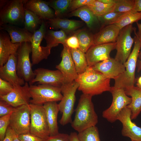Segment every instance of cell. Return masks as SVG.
<instances>
[{
  "mask_svg": "<svg viewBox=\"0 0 141 141\" xmlns=\"http://www.w3.org/2000/svg\"><path fill=\"white\" fill-rule=\"evenodd\" d=\"M75 81L79 84L78 90L92 96L109 91L111 87L110 79L91 67H89L84 73L79 74Z\"/></svg>",
  "mask_w": 141,
  "mask_h": 141,
  "instance_id": "1",
  "label": "cell"
},
{
  "mask_svg": "<svg viewBox=\"0 0 141 141\" xmlns=\"http://www.w3.org/2000/svg\"><path fill=\"white\" fill-rule=\"evenodd\" d=\"M92 97L83 93L79 99L74 120L71 122L72 127L78 132L95 126L98 122V117L92 101Z\"/></svg>",
  "mask_w": 141,
  "mask_h": 141,
  "instance_id": "2",
  "label": "cell"
},
{
  "mask_svg": "<svg viewBox=\"0 0 141 141\" xmlns=\"http://www.w3.org/2000/svg\"><path fill=\"white\" fill-rule=\"evenodd\" d=\"M136 36L134 37V45L131 53L125 62L124 64L125 70L124 72L114 79V86L124 89L134 86L136 81L135 72L138 58L141 49V42L138 38L134 30Z\"/></svg>",
  "mask_w": 141,
  "mask_h": 141,
  "instance_id": "3",
  "label": "cell"
},
{
  "mask_svg": "<svg viewBox=\"0 0 141 141\" xmlns=\"http://www.w3.org/2000/svg\"><path fill=\"white\" fill-rule=\"evenodd\" d=\"M79 86L78 83L74 80L64 84L60 87L63 97L58 105L59 111L62 114L59 121L62 125L72 122V116L76 99L75 94Z\"/></svg>",
  "mask_w": 141,
  "mask_h": 141,
  "instance_id": "4",
  "label": "cell"
},
{
  "mask_svg": "<svg viewBox=\"0 0 141 141\" xmlns=\"http://www.w3.org/2000/svg\"><path fill=\"white\" fill-rule=\"evenodd\" d=\"M30 103L43 105L51 102L61 101L63 95L60 87L45 84L30 85Z\"/></svg>",
  "mask_w": 141,
  "mask_h": 141,
  "instance_id": "5",
  "label": "cell"
},
{
  "mask_svg": "<svg viewBox=\"0 0 141 141\" xmlns=\"http://www.w3.org/2000/svg\"><path fill=\"white\" fill-rule=\"evenodd\" d=\"M27 0H8L0 10V25L18 26L24 24L25 9Z\"/></svg>",
  "mask_w": 141,
  "mask_h": 141,
  "instance_id": "6",
  "label": "cell"
},
{
  "mask_svg": "<svg viewBox=\"0 0 141 141\" xmlns=\"http://www.w3.org/2000/svg\"><path fill=\"white\" fill-rule=\"evenodd\" d=\"M31 52V43L25 42L21 43L16 53L17 75L29 84L35 77L30 58Z\"/></svg>",
  "mask_w": 141,
  "mask_h": 141,
  "instance_id": "7",
  "label": "cell"
},
{
  "mask_svg": "<svg viewBox=\"0 0 141 141\" xmlns=\"http://www.w3.org/2000/svg\"><path fill=\"white\" fill-rule=\"evenodd\" d=\"M109 91L113 97L112 102L110 107L103 112L102 116L108 121L113 123L117 120L122 110L131 103L132 99L126 94L124 89L114 86L111 87Z\"/></svg>",
  "mask_w": 141,
  "mask_h": 141,
  "instance_id": "8",
  "label": "cell"
},
{
  "mask_svg": "<svg viewBox=\"0 0 141 141\" xmlns=\"http://www.w3.org/2000/svg\"><path fill=\"white\" fill-rule=\"evenodd\" d=\"M30 133L44 140L50 136L49 129L43 105L30 103Z\"/></svg>",
  "mask_w": 141,
  "mask_h": 141,
  "instance_id": "9",
  "label": "cell"
},
{
  "mask_svg": "<svg viewBox=\"0 0 141 141\" xmlns=\"http://www.w3.org/2000/svg\"><path fill=\"white\" fill-rule=\"evenodd\" d=\"M47 24L44 20L39 29L33 33L30 43L32 49V63L37 64L44 59H46L50 54L51 48L41 45L46 31Z\"/></svg>",
  "mask_w": 141,
  "mask_h": 141,
  "instance_id": "10",
  "label": "cell"
},
{
  "mask_svg": "<svg viewBox=\"0 0 141 141\" xmlns=\"http://www.w3.org/2000/svg\"><path fill=\"white\" fill-rule=\"evenodd\" d=\"M9 126L17 135L30 133V114L29 105L15 108L10 115Z\"/></svg>",
  "mask_w": 141,
  "mask_h": 141,
  "instance_id": "11",
  "label": "cell"
},
{
  "mask_svg": "<svg viewBox=\"0 0 141 141\" xmlns=\"http://www.w3.org/2000/svg\"><path fill=\"white\" fill-rule=\"evenodd\" d=\"M134 29L132 24L125 27L121 30L116 41L117 52L115 58L123 64L130 55L134 42V38L131 36Z\"/></svg>",
  "mask_w": 141,
  "mask_h": 141,
  "instance_id": "12",
  "label": "cell"
},
{
  "mask_svg": "<svg viewBox=\"0 0 141 141\" xmlns=\"http://www.w3.org/2000/svg\"><path fill=\"white\" fill-rule=\"evenodd\" d=\"M35 77L30 83L33 85L37 83L38 84L49 85L60 87L64 83V78L61 72L59 70H52L40 68L34 70Z\"/></svg>",
  "mask_w": 141,
  "mask_h": 141,
  "instance_id": "13",
  "label": "cell"
},
{
  "mask_svg": "<svg viewBox=\"0 0 141 141\" xmlns=\"http://www.w3.org/2000/svg\"><path fill=\"white\" fill-rule=\"evenodd\" d=\"M63 46L61 55V60L59 64L56 65V68L62 73L64 78V84H65L75 80L78 75L75 69L70 49L66 45H63Z\"/></svg>",
  "mask_w": 141,
  "mask_h": 141,
  "instance_id": "14",
  "label": "cell"
},
{
  "mask_svg": "<svg viewBox=\"0 0 141 141\" xmlns=\"http://www.w3.org/2000/svg\"><path fill=\"white\" fill-rule=\"evenodd\" d=\"M131 112L127 107L119 114L117 119L122 125L121 134L124 137L129 138L131 141H141V127H138L132 121Z\"/></svg>",
  "mask_w": 141,
  "mask_h": 141,
  "instance_id": "15",
  "label": "cell"
},
{
  "mask_svg": "<svg viewBox=\"0 0 141 141\" xmlns=\"http://www.w3.org/2000/svg\"><path fill=\"white\" fill-rule=\"evenodd\" d=\"M116 42L92 46L86 53L88 67H92L110 58V53L116 49Z\"/></svg>",
  "mask_w": 141,
  "mask_h": 141,
  "instance_id": "16",
  "label": "cell"
},
{
  "mask_svg": "<svg viewBox=\"0 0 141 141\" xmlns=\"http://www.w3.org/2000/svg\"><path fill=\"white\" fill-rule=\"evenodd\" d=\"M14 86L13 90L8 95L0 96V100L6 101L14 108L29 105L31 97L28 83L26 82L23 85Z\"/></svg>",
  "mask_w": 141,
  "mask_h": 141,
  "instance_id": "17",
  "label": "cell"
},
{
  "mask_svg": "<svg viewBox=\"0 0 141 141\" xmlns=\"http://www.w3.org/2000/svg\"><path fill=\"white\" fill-rule=\"evenodd\" d=\"M17 64L16 55L13 54L4 65L0 66V78L9 82L14 86H22L26 83L17 75Z\"/></svg>",
  "mask_w": 141,
  "mask_h": 141,
  "instance_id": "18",
  "label": "cell"
},
{
  "mask_svg": "<svg viewBox=\"0 0 141 141\" xmlns=\"http://www.w3.org/2000/svg\"><path fill=\"white\" fill-rule=\"evenodd\" d=\"M91 67L93 69L100 72L110 79H114L125 70L123 64L115 58H111L98 63Z\"/></svg>",
  "mask_w": 141,
  "mask_h": 141,
  "instance_id": "19",
  "label": "cell"
},
{
  "mask_svg": "<svg viewBox=\"0 0 141 141\" xmlns=\"http://www.w3.org/2000/svg\"><path fill=\"white\" fill-rule=\"evenodd\" d=\"M21 43H13L8 33L1 30L0 33V66L4 65L10 56L16 55Z\"/></svg>",
  "mask_w": 141,
  "mask_h": 141,
  "instance_id": "20",
  "label": "cell"
},
{
  "mask_svg": "<svg viewBox=\"0 0 141 141\" xmlns=\"http://www.w3.org/2000/svg\"><path fill=\"white\" fill-rule=\"evenodd\" d=\"M24 7L44 21L55 17L54 11L49 5L47 2L42 0H27L24 4Z\"/></svg>",
  "mask_w": 141,
  "mask_h": 141,
  "instance_id": "21",
  "label": "cell"
},
{
  "mask_svg": "<svg viewBox=\"0 0 141 141\" xmlns=\"http://www.w3.org/2000/svg\"><path fill=\"white\" fill-rule=\"evenodd\" d=\"M120 30L118 26L114 24L103 27L93 36L94 45L116 42Z\"/></svg>",
  "mask_w": 141,
  "mask_h": 141,
  "instance_id": "22",
  "label": "cell"
},
{
  "mask_svg": "<svg viewBox=\"0 0 141 141\" xmlns=\"http://www.w3.org/2000/svg\"><path fill=\"white\" fill-rule=\"evenodd\" d=\"M0 30L7 32L13 43H21L31 42L33 33L24 28H21L17 26L3 24L0 25Z\"/></svg>",
  "mask_w": 141,
  "mask_h": 141,
  "instance_id": "23",
  "label": "cell"
},
{
  "mask_svg": "<svg viewBox=\"0 0 141 141\" xmlns=\"http://www.w3.org/2000/svg\"><path fill=\"white\" fill-rule=\"evenodd\" d=\"M48 124L50 136L58 134V127L57 119L59 111L58 104L56 102H51L43 105Z\"/></svg>",
  "mask_w": 141,
  "mask_h": 141,
  "instance_id": "24",
  "label": "cell"
},
{
  "mask_svg": "<svg viewBox=\"0 0 141 141\" xmlns=\"http://www.w3.org/2000/svg\"><path fill=\"white\" fill-rule=\"evenodd\" d=\"M124 90L126 94L131 97V102L127 107L131 111V120L135 119L141 112V89L134 86Z\"/></svg>",
  "mask_w": 141,
  "mask_h": 141,
  "instance_id": "25",
  "label": "cell"
},
{
  "mask_svg": "<svg viewBox=\"0 0 141 141\" xmlns=\"http://www.w3.org/2000/svg\"><path fill=\"white\" fill-rule=\"evenodd\" d=\"M46 23L53 28H59L65 32H71L81 27L83 23L81 21L55 17L48 20Z\"/></svg>",
  "mask_w": 141,
  "mask_h": 141,
  "instance_id": "26",
  "label": "cell"
},
{
  "mask_svg": "<svg viewBox=\"0 0 141 141\" xmlns=\"http://www.w3.org/2000/svg\"><path fill=\"white\" fill-rule=\"evenodd\" d=\"M70 14V16L80 18L91 29L99 21L98 17L95 15L86 5L73 11Z\"/></svg>",
  "mask_w": 141,
  "mask_h": 141,
  "instance_id": "27",
  "label": "cell"
},
{
  "mask_svg": "<svg viewBox=\"0 0 141 141\" xmlns=\"http://www.w3.org/2000/svg\"><path fill=\"white\" fill-rule=\"evenodd\" d=\"M67 38L65 32L61 30L54 31L47 29L44 37L46 41V46L51 48L57 46L60 43L64 45Z\"/></svg>",
  "mask_w": 141,
  "mask_h": 141,
  "instance_id": "28",
  "label": "cell"
},
{
  "mask_svg": "<svg viewBox=\"0 0 141 141\" xmlns=\"http://www.w3.org/2000/svg\"><path fill=\"white\" fill-rule=\"evenodd\" d=\"M43 20L33 12L25 9L24 28L28 31L33 33L39 29V26H41Z\"/></svg>",
  "mask_w": 141,
  "mask_h": 141,
  "instance_id": "29",
  "label": "cell"
},
{
  "mask_svg": "<svg viewBox=\"0 0 141 141\" xmlns=\"http://www.w3.org/2000/svg\"><path fill=\"white\" fill-rule=\"evenodd\" d=\"M70 50L77 73L79 75L84 73L89 67L86 53L79 49Z\"/></svg>",
  "mask_w": 141,
  "mask_h": 141,
  "instance_id": "30",
  "label": "cell"
},
{
  "mask_svg": "<svg viewBox=\"0 0 141 141\" xmlns=\"http://www.w3.org/2000/svg\"><path fill=\"white\" fill-rule=\"evenodd\" d=\"M140 20L141 12L133 10L125 13L114 24L121 30L125 27Z\"/></svg>",
  "mask_w": 141,
  "mask_h": 141,
  "instance_id": "31",
  "label": "cell"
},
{
  "mask_svg": "<svg viewBox=\"0 0 141 141\" xmlns=\"http://www.w3.org/2000/svg\"><path fill=\"white\" fill-rule=\"evenodd\" d=\"M115 4H106L98 0H93L91 4L86 6L95 15L98 16L114 11Z\"/></svg>",
  "mask_w": 141,
  "mask_h": 141,
  "instance_id": "32",
  "label": "cell"
},
{
  "mask_svg": "<svg viewBox=\"0 0 141 141\" xmlns=\"http://www.w3.org/2000/svg\"><path fill=\"white\" fill-rule=\"evenodd\" d=\"M79 40V49L84 52H86L94 45V37L86 31L82 30L75 34Z\"/></svg>",
  "mask_w": 141,
  "mask_h": 141,
  "instance_id": "33",
  "label": "cell"
},
{
  "mask_svg": "<svg viewBox=\"0 0 141 141\" xmlns=\"http://www.w3.org/2000/svg\"><path fill=\"white\" fill-rule=\"evenodd\" d=\"M72 1V0H52L47 2L50 7L54 10L56 17H59L69 9Z\"/></svg>",
  "mask_w": 141,
  "mask_h": 141,
  "instance_id": "34",
  "label": "cell"
},
{
  "mask_svg": "<svg viewBox=\"0 0 141 141\" xmlns=\"http://www.w3.org/2000/svg\"><path fill=\"white\" fill-rule=\"evenodd\" d=\"M78 137L80 141H101L98 128L96 126L78 132Z\"/></svg>",
  "mask_w": 141,
  "mask_h": 141,
  "instance_id": "35",
  "label": "cell"
},
{
  "mask_svg": "<svg viewBox=\"0 0 141 141\" xmlns=\"http://www.w3.org/2000/svg\"><path fill=\"white\" fill-rule=\"evenodd\" d=\"M125 13L114 11L97 17L99 21L104 26L114 24Z\"/></svg>",
  "mask_w": 141,
  "mask_h": 141,
  "instance_id": "36",
  "label": "cell"
},
{
  "mask_svg": "<svg viewBox=\"0 0 141 141\" xmlns=\"http://www.w3.org/2000/svg\"><path fill=\"white\" fill-rule=\"evenodd\" d=\"M135 0H116L114 11L126 13L134 10Z\"/></svg>",
  "mask_w": 141,
  "mask_h": 141,
  "instance_id": "37",
  "label": "cell"
},
{
  "mask_svg": "<svg viewBox=\"0 0 141 141\" xmlns=\"http://www.w3.org/2000/svg\"><path fill=\"white\" fill-rule=\"evenodd\" d=\"M12 112L6 115L0 117V141H3L4 138L9 126L10 118Z\"/></svg>",
  "mask_w": 141,
  "mask_h": 141,
  "instance_id": "38",
  "label": "cell"
},
{
  "mask_svg": "<svg viewBox=\"0 0 141 141\" xmlns=\"http://www.w3.org/2000/svg\"><path fill=\"white\" fill-rule=\"evenodd\" d=\"M14 88L13 85L11 83L0 78V96L8 95Z\"/></svg>",
  "mask_w": 141,
  "mask_h": 141,
  "instance_id": "39",
  "label": "cell"
},
{
  "mask_svg": "<svg viewBox=\"0 0 141 141\" xmlns=\"http://www.w3.org/2000/svg\"><path fill=\"white\" fill-rule=\"evenodd\" d=\"M15 108L6 101L0 100V117L6 115L12 112Z\"/></svg>",
  "mask_w": 141,
  "mask_h": 141,
  "instance_id": "40",
  "label": "cell"
},
{
  "mask_svg": "<svg viewBox=\"0 0 141 141\" xmlns=\"http://www.w3.org/2000/svg\"><path fill=\"white\" fill-rule=\"evenodd\" d=\"M93 1V0H72L69 10L73 11L84 6L90 5Z\"/></svg>",
  "mask_w": 141,
  "mask_h": 141,
  "instance_id": "41",
  "label": "cell"
},
{
  "mask_svg": "<svg viewBox=\"0 0 141 141\" xmlns=\"http://www.w3.org/2000/svg\"><path fill=\"white\" fill-rule=\"evenodd\" d=\"M64 45H66L70 49H79V40L75 34L67 37L65 40Z\"/></svg>",
  "mask_w": 141,
  "mask_h": 141,
  "instance_id": "42",
  "label": "cell"
},
{
  "mask_svg": "<svg viewBox=\"0 0 141 141\" xmlns=\"http://www.w3.org/2000/svg\"><path fill=\"white\" fill-rule=\"evenodd\" d=\"M44 141H70L69 135L60 133L53 136H49Z\"/></svg>",
  "mask_w": 141,
  "mask_h": 141,
  "instance_id": "43",
  "label": "cell"
},
{
  "mask_svg": "<svg viewBox=\"0 0 141 141\" xmlns=\"http://www.w3.org/2000/svg\"><path fill=\"white\" fill-rule=\"evenodd\" d=\"M18 137L21 141H44V140L30 133L20 134Z\"/></svg>",
  "mask_w": 141,
  "mask_h": 141,
  "instance_id": "44",
  "label": "cell"
},
{
  "mask_svg": "<svg viewBox=\"0 0 141 141\" xmlns=\"http://www.w3.org/2000/svg\"><path fill=\"white\" fill-rule=\"evenodd\" d=\"M16 134L13 130L9 126L3 141H13Z\"/></svg>",
  "mask_w": 141,
  "mask_h": 141,
  "instance_id": "45",
  "label": "cell"
},
{
  "mask_svg": "<svg viewBox=\"0 0 141 141\" xmlns=\"http://www.w3.org/2000/svg\"><path fill=\"white\" fill-rule=\"evenodd\" d=\"M134 10L141 12V0H135Z\"/></svg>",
  "mask_w": 141,
  "mask_h": 141,
  "instance_id": "46",
  "label": "cell"
},
{
  "mask_svg": "<svg viewBox=\"0 0 141 141\" xmlns=\"http://www.w3.org/2000/svg\"><path fill=\"white\" fill-rule=\"evenodd\" d=\"M69 136L70 141H80L78 137V134L76 132H71Z\"/></svg>",
  "mask_w": 141,
  "mask_h": 141,
  "instance_id": "47",
  "label": "cell"
},
{
  "mask_svg": "<svg viewBox=\"0 0 141 141\" xmlns=\"http://www.w3.org/2000/svg\"><path fill=\"white\" fill-rule=\"evenodd\" d=\"M140 49L141 50L139 55L140 56V59L138 60L137 65V70L138 72L141 70V46Z\"/></svg>",
  "mask_w": 141,
  "mask_h": 141,
  "instance_id": "48",
  "label": "cell"
},
{
  "mask_svg": "<svg viewBox=\"0 0 141 141\" xmlns=\"http://www.w3.org/2000/svg\"><path fill=\"white\" fill-rule=\"evenodd\" d=\"M137 24L138 31V33L136 34L139 39L141 42V24L137 22Z\"/></svg>",
  "mask_w": 141,
  "mask_h": 141,
  "instance_id": "49",
  "label": "cell"
},
{
  "mask_svg": "<svg viewBox=\"0 0 141 141\" xmlns=\"http://www.w3.org/2000/svg\"><path fill=\"white\" fill-rule=\"evenodd\" d=\"M99 1L106 4H115L116 0H98Z\"/></svg>",
  "mask_w": 141,
  "mask_h": 141,
  "instance_id": "50",
  "label": "cell"
},
{
  "mask_svg": "<svg viewBox=\"0 0 141 141\" xmlns=\"http://www.w3.org/2000/svg\"><path fill=\"white\" fill-rule=\"evenodd\" d=\"M136 84L137 87L141 89V76L137 79Z\"/></svg>",
  "mask_w": 141,
  "mask_h": 141,
  "instance_id": "51",
  "label": "cell"
},
{
  "mask_svg": "<svg viewBox=\"0 0 141 141\" xmlns=\"http://www.w3.org/2000/svg\"><path fill=\"white\" fill-rule=\"evenodd\" d=\"M8 0H1L0 1V8L3 6L6 3Z\"/></svg>",
  "mask_w": 141,
  "mask_h": 141,
  "instance_id": "52",
  "label": "cell"
},
{
  "mask_svg": "<svg viewBox=\"0 0 141 141\" xmlns=\"http://www.w3.org/2000/svg\"><path fill=\"white\" fill-rule=\"evenodd\" d=\"M13 141H21L18 137V135L16 134L15 136Z\"/></svg>",
  "mask_w": 141,
  "mask_h": 141,
  "instance_id": "53",
  "label": "cell"
},
{
  "mask_svg": "<svg viewBox=\"0 0 141 141\" xmlns=\"http://www.w3.org/2000/svg\"></svg>",
  "mask_w": 141,
  "mask_h": 141,
  "instance_id": "54",
  "label": "cell"
}]
</instances>
